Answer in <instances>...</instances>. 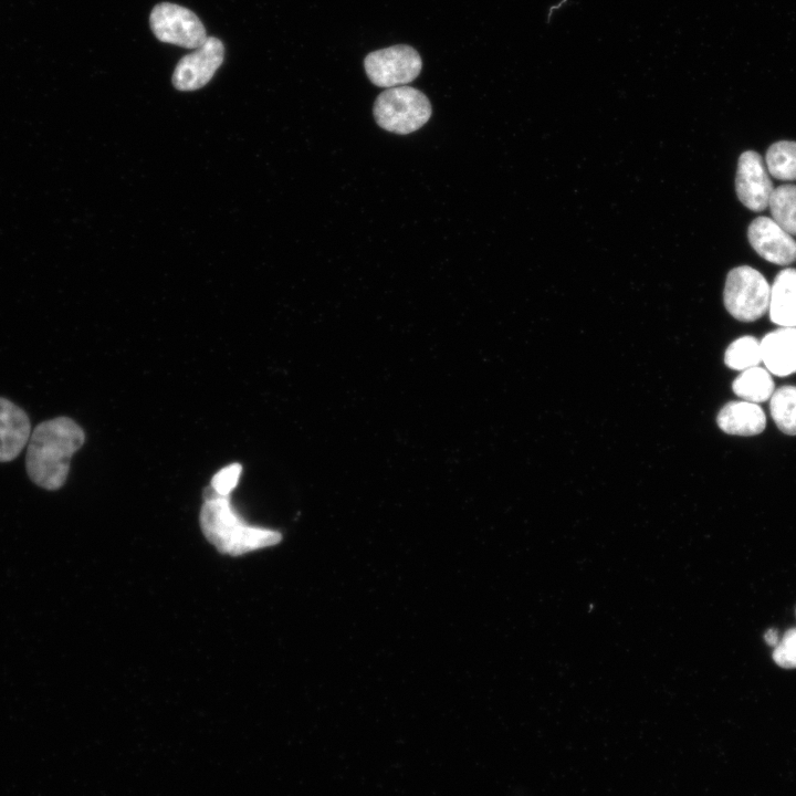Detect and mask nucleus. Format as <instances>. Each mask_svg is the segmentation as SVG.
<instances>
[{
    "mask_svg": "<svg viewBox=\"0 0 796 796\" xmlns=\"http://www.w3.org/2000/svg\"><path fill=\"white\" fill-rule=\"evenodd\" d=\"M773 220L790 235H796V186L782 185L774 188L769 198Z\"/></svg>",
    "mask_w": 796,
    "mask_h": 796,
    "instance_id": "nucleus-15",
    "label": "nucleus"
},
{
    "mask_svg": "<svg viewBox=\"0 0 796 796\" xmlns=\"http://www.w3.org/2000/svg\"><path fill=\"white\" fill-rule=\"evenodd\" d=\"M764 638H765V641H766L769 646H774V647H776L777 643H778V641H779V640H778V635H777V632H776L775 629H768V630L766 631Z\"/></svg>",
    "mask_w": 796,
    "mask_h": 796,
    "instance_id": "nucleus-21",
    "label": "nucleus"
},
{
    "mask_svg": "<svg viewBox=\"0 0 796 796\" xmlns=\"http://www.w3.org/2000/svg\"><path fill=\"white\" fill-rule=\"evenodd\" d=\"M223 57L221 40L208 36L199 48L179 60L172 74L174 86L179 91L201 88L212 78Z\"/></svg>",
    "mask_w": 796,
    "mask_h": 796,
    "instance_id": "nucleus-7",
    "label": "nucleus"
},
{
    "mask_svg": "<svg viewBox=\"0 0 796 796\" xmlns=\"http://www.w3.org/2000/svg\"><path fill=\"white\" fill-rule=\"evenodd\" d=\"M760 343L762 363L771 374L784 377L796 373V327H779Z\"/></svg>",
    "mask_w": 796,
    "mask_h": 796,
    "instance_id": "nucleus-11",
    "label": "nucleus"
},
{
    "mask_svg": "<svg viewBox=\"0 0 796 796\" xmlns=\"http://www.w3.org/2000/svg\"><path fill=\"white\" fill-rule=\"evenodd\" d=\"M772 418L777 428L790 436L796 434V386H782L769 398Z\"/></svg>",
    "mask_w": 796,
    "mask_h": 796,
    "instance_id": "nucleus-16",
    "label": "nucleus"
},
{
    "mask_svg": "<svg viewBox=\"0 0 796 796\" xmlns=\"http://www.w3.org/2000/svg\"><path fill=\"white\" fill-rule=\"evenodd\" d=\"M31 423L27 412L0 397V462L14 460L28 444Z\"/></svg>",
    "mask_w": 796,
    "mask_h": 796,
    "instance_id": "nucleus-10",
    "label": "nucleus"
},
{
    "mask_svg": "<svg viewBox=\"0 0 796 796\" xmlns=\"http://www.w3.org/2000/svg\"><path fill=\"white\" fill-rule=\"evenodd\" d=\"M199 522L206 538L231 556L275 545L282 538L277 531L249 525L234 510L230 495H220L210 485L203 491Z\"/></svg>",
    "mask_w": 796,
    "mask_h": 796,
    "instance_id": "nucleus-2",
    "label": "nucleus"
},
{
    "mask_svg": "<svg viewBox=\"0 0 796 796\" xmlns=\"http://www.w3.org/2000/svg\"><path fill=\"white\" fill-rule=\"evenodd\" d=\"M242 465L238 462L220 469L211 479L210 486L220 495H230L238 485Z\"/></svg>",
    "mask_w": 796,
    "mask_h": 796,
    "instance_id": "nucleus-19",
    "label": "nucleus"
},
{
    "mask_svg": "<svg viewBox=\"0 0 796 796\" xmlns=\"http://www.w3.org/2000/svg\"><path fill=\"white\" fill-rule=\"evenodd\" d=\"M149 24L159 41L186 49H197L208 38L195 12L170 2H160L153 8Z\"/></svg>",
    "mask_w": 796,
    "mask_h": 796,
    "instance_id": "nucleus-5",
    "label": "nucleus"
},
{
    "mask_svg": "<svg viewBox=\"0 0 796 796\" xmlns=\"http://www.w3.org/2000/svg\"><path fill=\"white\" fill-rule=\"evenodd\" d=\"M364 66L373 84L390 88L415 80L421 71L422 61L412 46L398 44L369 53Z\"/></svg>",
    "mask_w": 796,
    "mask_h": 796,
    "instance_id": "nucleus-6",
    "label": "nucleus"
},
{
    "mask_svg": "<svg viewBox=\"0 0 796 796\" xmlns=\"http://www.w3.org/2000/svg\"><path fill=\"white\" fill-rule=\"evenodd\" d=\"M431 113L428 97L419 90L405 85L385 90L374 104L377 124L388 132L401 135L421 128Z\"/></svg>",
    "mask_w": 796,
    "mask_h": 796,
    "instance_id": "nucleus-3",
    "label": "nucleus"
},
{
    "mask_svg": "<svg viewBox=\"0 0 796 796\" xmlns=\"http://www.w3.org/2000/svg\"><path fill=\"white\" fill-rule=\"evenodd\" d=\"M85 433L73 419L61 416L40 422L32 431L25 455L29 478L38 486L55 491L67 479L72 455L82 448Z\"/></svg>",
    "mask_w": 796,
    "mask_h": 796,
    "instance_id": "nucleus-1",
    "label": "nucleus"
},
{
    "mask_svg": "<svg viewBox=\"0 0 796 796\" xmlns=\"http://www.w3.org/2000/svg\"><path fill=\"white\" fill-rule=\"evenodd\" d=\"M769 294L771 286L764 275L751 266L741 265L729 272L723 300L734 318L753 322L768 311Z\"/></svg>",
    "mask_w": 796,
    "mask_h": 796,
    "instance_id": "nucleus-4",
    "label": "nucleus"
},
{
    "mask_svg": "<svg viewBox=\"0 0 796 796\" xmlns=\"http://www.w3.org/2000/svg\"><path fill=\"white\" fill-rule=\"evenodd\" d=\"M747 238L756 253L771 263L788 265L796 261V240L771 218H755Z\"/></svg>",
    "mask_w": 796,
    "mask_h": 796,
    "instance_id": "nucleus-9",
    "label": "nucleus"
},
{
    "mask_svg": "<svg viewBox=\"0 0 796 796\" xmlns=\"http://www.w3.org/2000/svg\"><path fill=\"white\" fill-rule=\"evenodd\" d=\"M773 659L782 668H796V628L784 633L773 651Z\"/></svg>",
    "mask_w": 796,
    "mask_h": 796,
    "instance_id": "nucleus-20",
    "label": "nucleus"
},
{
    "mask_svg": "<svg viewBox=\"0 0 796 796\" xmlns=\"http://www.w3.org/2000/svg\"><path fill=\"white\" fill-rule=\"evenodd\" d=\"M716 422L725 433L755 436L765 429L766 416L757 404L745 400L730 401L719 411Z\"/></svg>",
    "mask_w": 796,
    "mask_h": 796,
    "instance_id": "nucleus-12",
    "label": "nucleus"
},
{
    "mask_svg": "<svg viewBox=\"0 0 796 796\" xmlns=\"http://www.w3.org/2000/svg\"><path fill=\"white\" fill-rule=\"evenodd\" d=\"M769 174L779 180H796V142L779 140L766 153Z\"/></svg>",
    "mask_w": 796,
    "mask_h": 796,
    "instance_id": "nucleus-17",
    "label": "nucleus"
},
{
    "mask_svg": "<svg viewBox=\"0 0 796 796\" xmlns=\"http://www.w3.org/2000/svg\"><path fill=\"white\" fill-rule=\"evenodd\" d=\"M762 362L761 343L754 336H742L732 342L725 350L724 363L734 370H745Z\"/></svg>",
    "mask_w": 796,
    "mask_h": 796,
    "instance_id": "nucleus-18",
    "label": "nucleus"
},
{
    "mask_svg": "<svg viewBox=\"0 0 796 796\" xmlns=\"http://www.w3.org/2000/svg\"><path fill=\"white\" fill-rule=\"evenodd\" d=\"M740 201L750 210L764 211L774 190L773 182L760 154L746 150L741 154L735 177Z\"/></svg>",
    "mask_w": 796,
    "mask_h": 796,
    "instance_id": "nucleus-8",
    "label": "nucleus"
},
{
    "mask_svg": "<svg viewBox=\"0 0 796 796\" xmlns=\"http://www.w3.org/2000/svg\"><path fill=\"white\" fill-rule=\"evenodd\" d=\"M769 318L781 327H796V269L777 273L771 286Z\"/></svg>",
    "mask_w": 796,
    "mask_h": 796,
    "instance_id": "nucleus-13",
    "label": "nucleus"
},
{
    "mask_svg": "<svg viewBox=\"0 0 796 796\" xmlns=\"http://www.w3.org/2000/svg\"><path fill=\"white\" fill-rule=\"evenodd\" d=\"M732 389L743 400L760 404L772 397L775 385L767 369L755 366L743 370L734 379Z\"/></svg>",
    "mask_w": 796,
    "mask_h": 796,
    "instance_id": "nucleus-14",
    "label": "nucleus"
}]
</instances>
